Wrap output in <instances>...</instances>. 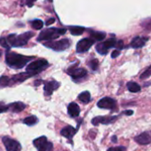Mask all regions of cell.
Returning <instances> with one entry per match:
<instances>
[{
  "label": "cell",
  "instance_id": "obj_1",
  "mask_svg": "<svg viewBox=\"0 0 151 151\" xmlns=\"http://www.w3.org/2000/svg\"><path fill=\"white\" fill-rule=\"evenodd\" d=\"M34 57H28L15 52H7L6 56V61L7 65L14 69H20L25 67L29 60H31Z\"/></svg>",
  "mask_w": 151,
  "mask_h": 151
},
{
  "label": "cell",
  "instance_id": "obj_2",
  "mask_svg": "<svg viewBox=\"0 0 151 151\" xmlns=\"http://www.w3.org/2000/svg\"><path fill=\"white\" fill-rule=\"evenodd\" d=\"M34 36L33 32L28 31L25 32L23 34H21L19 36L15 35V34H11L6 37V40L9 44L10 46H14V47H20V46H23L25 45L28 41Z\"/></svg>",
  "mask_w": 151,
  "mask_h": 151
},
{
  "label": "cell",
  "instance_id": "obj_3",
  "mask_svg": "<svg viewBox=\"0 0 151 151\" xmlns=\"http://www.w3.org/2000/svg\"><path fill=\"white\" fill-rule=\"evenodd\" d=\"M67 29H56V28H51L46 29L41 31L37 37V41H52L56 39L59 36L65 34Z\"/></svg>",
  "mask_w": 151,
  "mask_h": 151
},
{
  "label": "cell",
  "instance_id": "obj_4",
  "mask_svg": "<svg viewBox=\"0 0 151 151\" xmlns=\"http://www.w3.org/2000/svg\"><path fill=\"white\" fill-rule=\"evenodd\" d=\"M45 47L52 49L56 52H62L69 48L70 46V41L68 38H64L59 41H48L43 44Z\"/></svg>",
  "mask_w": 151,
  "mask_h": 151
},
{
  "label": "cell",
  "instance_id": "obj_5",
  "mask_svg": "<svg viewBox=\"0 0 151 151\" xmlns=\"http://www.w3.org/2000/svg\"><path fill=\"white\" fill-rule=\"evenodd\" d=\"M33 145L37 148V151H52V143L47 140L45 136H41L33 140Z\"/></svg>",
  "mask_w": 151,
  "mask_h": 151
},
{
  "label": "cell",
  "instance_id": "obj_6",
  "mask_svg": "<svg viewBox=\"0 0 151 151\" xmlns=\"http://www.w3.org/2000/svg\"><path fill=\"white\" fill-rule=\"evenodd\" d=\"M68 75H69L70 77L73 78V80L78 81L79 79L84 78L85 77L87 76V70L83 68H79L78 66H72L70 67L68 70H67Z\"/></svg>",
  "mask_w": 151,
  "mask_h": 151
},
{
  "label": "cell",
  "instance_id": "obj_7",
  "mask_svg": "<svg viewBox=\"0 0 151 151\" xmlns=\"http://www.w3.org/2000/svg\"><path fill=\"white\" fill-rule=\"evenodd\" d=\"M47 66H48V61L45 59H40V60H37L30 62L27 66L26 69L28 72H33L37 74V73H39V71L45 68Z\"/></svg>",
  "mask_w": 151,
  "mask_h": 151
},
{
  "label": "cell",
  "instance_id": "obj_8",
  "mask_svg": "<svg viewBox=\"0 0 151 151\" xmlns=\"http://www.w3.org/2000/svg\"><path fill=\"white\" fill-rule=\"evenodd\" d=\"M2 141L6 147V151H22V145L17 140L8 136H4L2 138Z\"/></svg>",
  "mask_w": 151,
  "mask_h": 151
},
{
  "label": "cell",
  "instance_id": "obj_9",
  "mask_svg": "<svg viewBox=\"0 0 151 151\" xmlns=\"http://www.w3.org/2000/svg\"><path fill=\"white\" fill-rule=\"evenodd\" d=\"M94 44V40L93 38H83L80 41H78L77 45V52L79 53L87 52L92 45Z\"/></svg>",
  "mask_w": 151,
  "mask_h": 151
},
{
  "label": "cell",
  "instance_id": "obj_10",
  "mask_svg": "<svg viewBox=\"0 0 151 151\" xmlns=\"http://www.w3.org/2000/svg\"><path fill=\"white\" fill-rule=\"evenodd\" d=\"M97 106L100 109H115V108L116 107V100H114L110 97H104L97 102Z\"/></svg>",
  "mask_w": 151,
  "mask_h": 151
},
{
  "label": "cell",
  "instance_id": "obj_11",
  "mask_svg": "<svg viewBox=\"0 0 151 151\" xmlns=\"http://www.w3.org/2000/svg\"><path fill=\"white\" fill-rule=\"evenodd\" d=\"M118 118L117 116H96L92 120V124L95 126L99 125L100 124H109L114 123L116 119Z\"/></svg>",
  "mask_w": 151,
  "mask_h": 151
},
{
  "label": "cell",
  "instance_id": "obj_12",
  "mask_svg": "<svg viewBox=\"0 0 151 151\" xmlns=\"http://www.w3.org/2000/svg\"><path fill=\"white\" fill-rule=\"evenodd\" d=\"M60 83H58L55 80H51V81H45L44 82V92L46 96L52 95V93L59 88Z\"/></svg>",
  "mask_w": 151,
  "mask_h": 151
},
{
  "label": "cell",
  "instance_id": "obj_13",
  "mask_svg": "<svg viewBox=\"0 0 151 151\" xmlns=\"http://www.w3.org/2000/svg\"><path fill=\"white\" fill-rule=\"evenodd\" d=\"M36 73H33V72H25V73H21V74H18L14 77L12 78L11 81H10V86H13L14 84H19V83H22L23 81H25L26 79H28L30 77H33Z\"/></svg>",
  "mask_w": 151,
  "mask_h": 151
},
{
  "label": "cell",
  "instance_id": "obj_14",
  "mask_svg": "<svg viewBox=\"0 0 151 151\" xmlns=\"http://www.w3.org/2000/svg\"><path fill=\"white\" fill-rule=\"evenodd\" d=\"M134 140L139 145H147L151 143V131L143 132L142 133L134 137Z\"/></svg>",
  "mask_w": 151,
  "mask_h": 151
},
{
  "label": "cell",
  "instance_id": "obj_15",
  "mask_svg": "<svg viewBox=\"0 0 151 151\" xmlns=\"http://www.w3.org/2000/svg\"><path fill=\"white\" fill-rule=\"evenodd\" d=\"M78 128H79V124H78V126L77 128H74L71 125H67V126H65L64 128L61 129L60 134H61V136H63V137H65L67 139H72V137L76 133H77Z\"/></svg>",
  "mask_w": 151,
  "mask_h": 151
},
{
  "label": "cell",
  "instance_id": "obj_16",
  "mask_svg": "<svg viewBox=\"0 0 151 151\" xmlns=\"http://www.w3.org/2000/svg\"><path fill=\"white\" fill-rule=\"evenodd\" d=\"M147 40H148V37H135L132 40L130 46L132 48H135V49L136 48H141L146 45Z\"/></svg>",
  "mask_w": 151,
  "mask_h": 151
},
{
  "label": "cell",
  "instance_id": "obj_17",
  "mask_svg": "<svg viewBox=\"0 0 151 151\" xmlns=\"http://www.w3.org/2000/svg\"><path fill=\"white\" fill-rule=\"evenodd\" d=\"M68 113L71 117H78L80 114V108L76 102H71L68 106Z\"/></svg>",
  "mask_w": 151,
  "mask_h": 151
},
{
  "label": "cell",
  "instance_id": "obj_18",
  "mask_svg": "<svg viewBox=\"0 0 151 151\" xmlns=\"http://www.w3.org/2000/svg\"><path fill=\"white\" fill-rule=\"evenodd\" d=\"M25 108H26V105L23 102H21V101L14 102V103H11V104L8 105V109L11 111L15 112V113H19V112L24 110Z\"/></svg>",
  "mask_w": 151,
  "mask_h": 151
},
{
  "label": "cell",
  "instance_id": "obj_19",
  "mask_svg": "<svg viewBox=\"0 0 151 151\" xmlns=\"http://www.w3.org/2000/svg\"><path fill=\"white\" fill-rule=\"evenodd\" d=\"M90 37L91 38H93L94 41H101L105 38L106 34L104 32H101V31H92L90 33Z\"/></svg>",
  "mask_w": 151,
  "mask_h": 151
},
{
  "label": "cell",
  "instance_id": "obj_20",
  "mask_svg": "<svg viewBox=\"0 0 151 151\" xmlns=\"http://www.w3.org/2000/svg\"><path fill=\"white\" fill-rule=\"evenodd\" d=\"M86 29L84 27H79V26H73L69 28V31L72 35L74 36H79L82 35L85 32Z\"/></svg>",
  "mask_w": 151,
  "mask_h": 151
},
{
  "label": "cell",
  "instance_id": "obj_21",
  "mask_svg": "<svg viewBox=\"0 0 151 151\" xmlns=\"http://www.w3.org/2000/svg\"><path fill=\"white\" fill-rule=\"evenodd\" d=\"M127 88L131 93H138L140 91V86L139 84H137L136 82H128L127 83Z\"/></svg>",
  "mask_w": 151,
  "mask_h": 151
},
{
  "label": "cell",
  "instance_id": "obj_22",
  "mask_svg": "<svg viewBox=\"0 0 151 151\" xmlns=\"http://www.w3.org/2000/svg\"><path fill=\"white\" fill-rule=\"evenodd\" d=\"M78 100L81 102H83V103H88V102H90V101H91V94H90V93L87 92V91L81 93L78 95Z\"/></svg>",
  "mask_w": 151,
  "mask_h": 151
},
{
  "label": "cell",
  "instance_id": "obj_23",
  "mask_svg": "<svg viewBox=\"0 0 151 151\" xmlns=\"http://www.w3.org/2000/svg\"><path fill=\"white\" fill-rule=\"evenodd\" d=\"M38 122V119L36 116H27L26 118L23 119V123L27 125H34L36 124Z\"/></svg>",
  "mask_w": 151,
  "mask_h": 151
},
{
  "label": "cell",
  "instance_id": "obj_24",
  "mask_svg": "<svg viewBox=\"0 0 151 151\" xmlns=\"http://www.w3.org/2000/svg\"><path fill=\"white\" fill-rule=\"evenodd\" d=\"M10 81H11V78H9L6 76H3V77L0 78V89L10 86Z\"/></svg>",
  "mask_w": 151,
  "mask_h": 151
},
{
  "label": "cell",
  "instance_id": "obj_25",
  "mask_svg": "<svg viewBox=\"0 0 151 151\" xmlns=\"http://www.w3.org/2000/svg\"><path fill=\"white\" fill-rule=\"evenodd\" d=\"M116 38H114V37L109 38V39L106 40L105 42H103L104 46H105L108 50H109V48L115 47V46H116Z\"/></svg>",
  "mask_w": 151,
  "mask_h": 151
},
{
  "label": "cell",
  "instance_id": "obj_26",
  "mask_svg": "<svg viewBox=\"0 0 151 151\" xmlns=\"http://www.w3.org/2000/svg\"><path fill=\"white\" fill-rule=\"evenodd\" d=\"M95 49H96V51H97L100 54H101V55H104V54H106V53L108 52V49L104 46L103 43L98 44V45H96Z\"/></svg>",
  "mask_w": 151,
  "mask_h": 151
},
{
  "label": "cell",
  "instance_id": "obj_27",
  "mask_svg": "<svg viewBox=\"0 0 151 151\" xmlns=\"http://www.w3.org/2000/svg\"><path fill=\"white\" fill-rule=\"evenodd\" d=\"M31 26L34 29H41L44 26V22L41 20H35L32 22Z\"/></svg>",
  "mask_w": 151,
  "mask_h": 151
},
{
  "label": "cell",
  "instance_id": "obj_28",
  "mask_svg": "<svg viewBox=\"0 0 151 151\" xmlns=\"http://www.w3.org/2000/svg\"><path fill=\"white\" fill-rule=\"evenodd\" d=\"M149 77H151V65L139 76V78L142 79V80H144V79L148 78Z\"/></svg>",
  "mask_w": 151,
  "mask_h": 151
},
{
  "label": "cell",
  "instance_id": "obj_29",
  "mask_svg": "<svg viewBox=\"0 0 151 151\" xmlns=\"http://www.w3.org/2000/svg\"><path fill=\"white\" fill-rule=\"evenodd\" d=\"M141 26L145 29V30H151V18L143 21L141 22Z\"/></svg>",
  "mask_w": 151,
  "mask_h": 151
},
{
  "label": "cell",
  "instance_id": "obj_30",
  "mask_svg": "<svg viewBox=\"0 0 151 151\" xmlns=\"http://www.w3.org/2000/svg\"><path fill=\"white\" fill-rule=\"evenodd\" d=\"M89 66H90V68H91L93 70H97L98 68H99V61H98V60H96V59L92 60L89 62Z\"/></svg>",
  "mask_w": 151,
  "mask_h": 151
},
{
  "label": "cell",
  "instance_id": "obj_31",
  "mask_svg": "<svg viewBox=\"0 0 151 151\" xmlns=\"http://www.w3.org/2000/svg\"><path fill=\"white\" fill-rule=\"evenodd\" d=\"M0 45H2L4 48H6V49H10V45L6 40V37H1L0 38Z\"/></svg>",
  "mask_w": 151,
  "mask_h": 151
},
{
  "label": "cell",
  "instance_id": "obj_32",
  "mask_svg": "<svg viewBox=\"0 0 151 151\" xmlns=\"http://www.w3.org/2000/svg\"><path fill=\"white\" fill-rule=\"evenodd\" d=\"M37 1V0H22V5L23 6H28L29 7H31L34 4V2Z\"/></svg>",
  "mask_w": 151,
  "mask_h": 151
},
{
  "label": "cell",
  "instance_id": "obj_33",
  "mask_svg": "<svg viewBox=\"0 0 151 151\" xmlns=\"http://www.w3.org/2000/svg\"><path fill=\"white\" fill-rule=\"evenodd\" d=\"M116 46L117 50H121V49H123V48H124V42H123L122 40L116 41Z\"/></svg>",
  "mask_w": 151,
  "mask_h": 151
},
{
  "label": "cell",
  "instance_id": "obj_34",
  "mask_svg": "<svg viewBox=\"0 0 151 151\" xmlns=\"http://www.w3.org/2000/svg\"><path fill=\"white\" fill-rule=\"evenodd\" d=\"M126 148L124 146H119V147H112V151H125Z\"/></svg>",
  "mask_w": 151,
  "mask_h": 151
},
{
  "label": "cell",
  "instance_id": "obj_35",
  "mask_svg": "<svg viewBox=\"0 0 151 151\" xmlns=\"http://www.w3.org/2000/svg\"><path fill=\"white\" fill-rule=\"evenodd\" d=\"M118 55H120V50H115V51H113L112 52V53H111V58H113V59H115V58H116Z\"/></svg>",
  "mask_w": 151,
  "mask_h": 151
},
{
  "label": "cell",
  "instance_id": "obj_36",
  "mask_svg": "<svg viewBox=\"0 0 151 151\" xmlns=\"http://www.w3.org/2000/svg\"><path fill=\"white\" fill-rule=\"evenodd\" d=\"M8 106H5V105H0V113H5L8 110Z\"/></svg>",
  "mask_w": 151,
  "mask_h": 151
},
{
  "label": "cell",
  "instance_id": "obj_37",
  "mask_svg": "<svg viewBox=\"0 0 151 151\" xmlns=\"http://www.w3.org/2000/svg\"><path fill=\"white\" fill-rule=\"evenodd\" d=\"M123 114L126 115V116H132V115H133V111L132 110H125L123 112Z\"/></svg>",
  "mask_w": 151,
  "mask_h": 151
},
{
  "label": "cell",
  "instance_id": "obj_38",
  "mask_svg": "<svg viewBox=\"0 0 151 151\" xmlns=\"http://www.w3.org/2000/svg\"><path fill=\"white\" fill-rule=\"evenodd\" d=\"M54 21H55V20H54L53 18H52V19H49V20H48V21L45 22V24H46L47 26H49L50 24H52V23L54 22Z\"/></svg>",
  "mask_w": 151,
  "mask_h": 151
},
{
  "label": "cell",
  "instance_id": "obj_39",
  "mask_svg": "<svg viewBox=\"0 0 151 151\" xmlns=\"http://www.w3.org/2000/svg\"><path fill=\"white\" fill-rule=\"evenodd\" d=\"M111 140H112V142L116 143V142H117V137H116V135L112 136V137H111Z\"/></svg>",
  "mask_w": 151,
  "mask_h": 151
},
{
  "label": "cell",
  "instance_id": "obj_40",
  "mask_svg": "<svg viewBox=\"0 0 151 151\" xmlns=\"http://www.w3.org/2000/svg\"><path fill=\"white\" fill-rule=\"evenodd\" d=\"M1 56H2V51L0 50V58H1Z\"/></svg>",
  "mask_w": 151,
  "mask_h": 151
},
{
  "label": "cell",
  "instance_id": "obj_41",
  "mask_svg": "<svg viewBox=\"0 0 151 151\" xmlns=\"http://www.w3.org/2000/svg\"><path fill=\"white\" fill-rule=\"evenodd\" d=\"M108 151H112V147H110V148H109V149H108Z\"/></svg>",
  "mask_w": 151,
  "mask_h": 151
},
{
  "label": "cell",
  "instance_id": "obj_42",
  "mask_svg": "<svg viewBox=\"0 0 151 151\" xmlns=\"http://www.w3.org/2000/svg\"><path fill=\"white\" fill-rule=\"evenodd\" d=\"M48 1H49V2H52V0H48Z\"/></svg>",
  "mask_w": 151,
  "mask_h": 151
}]
</instances>
